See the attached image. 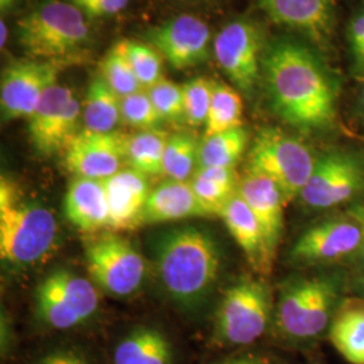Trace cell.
Masks as SVG:
<instances>
[{"mask_svg": "<svg viewBox=\"0 0 364 364\" xmlns=\"http://www.w3.org/2000/svg\"><path fill=\"white\" fill-rule=\"evenodd\" d=\"M150 45L171 68L182 70L203 64L209 55L210 30L192 15H180L149 33Z\"/></svg>", "mask_w": 364, "mask_h": 364, "instance_id": "cell-16", "label": "cell"}, {"mask_svg": "<svg viewBox=\"0 0 364 364\" xmlns=\"http://www.w3.org/2000/svg\"><path fill=\"white\" fill-rule=\"evenodd\" d=\"M314 165L316 158L306 144L274 127L262 129L248 151V173L272 180L281 191L287 205L299 197Z\"/></svg>", "mask_w": 364, "mask_h": 364, "instance_id": "cell-7", "label": "cell"}, {"mask_svg": "<svg viewBox=\"0 0 364 364\" xmlns=\"http://www.w3.org/2000/svg\"><path fill=\"white\" fill-rule=\"evenodd\" d=\"M177 352L168 333L156 326H135L117 340L112 364H176Z\"/></svg>", "mask_w": 364, "mask_h": 364, "instance_id": "cell-20", "label": "cell"}, {"mask_svg": "<svg viewBox=\"0 0 364 364\" xmlns=\"http://www.w3.org/2000/svg\"><path fill=\"white\" fill-rule=\"evenodd\" d=\"M102 76L120 97L144 90L124 52L122 41L105 54L102 61Z\"/></svg>", "mask_w": 364, "mask_h": 364, "instance_id": "cell-31", "label": "cell"}, {"mask_svg": "<svg viewBox=\"0 0 364 364\" xmlns=\"http://www.w3.org/2000/svg\"><path fill=\"white\" fill-rule=\"evenodd\" d=\"M348 38L355 68L358 72H360L364 63V11L358 14L352 19L348 30Z\"/></svg>", "mask_w": 364, "mask_h": 364, "instance_id": "cell-38", "label": "cell"}, {"mask_svg": "<svg viewBox=\"0 0 364 364\" xmlns=\"http://www.w3.org/2000/svg\"><path fill=\"white\" fill-rule=\"evenodd\" d=\"M210 364H272L267 359L258 356V355H251V353H242V355H235L230 358H224L221 360H218L215 363Z\"/></svg>", "mask_w": 364, "mask_h": 364, "instance_id": "cell-39", "label": "cell"}, {"mask_svg": "<svg viewBox=\"0 0 364 364\" xmlns=\"http://www.w3.org/2000/svg\"><path fill=\"white\" fill-rule=\"evenodd\" d=\"M127 138L117 131H80L64 151L66 169L76 177L105 181L126 164Z\"/></svg>", "mask_w": 364, "mask_h": 364, "instance_id": "cell-15", "label": "cell"}, {"mask_svg": "<svg viewBox=\"0 0 364 364\" xmlns=\"http://www.w3.org/2000/svg\"><path fill=\"white\" fill-rule=\"evenodd\" d=\"M57 239L52 212L25 201L15 182L0 181V257L13 266H28L43 259Z\"/></svg>", "mask_w": 364, "mask_h": 364, "instance_id": "cell-4", "label": "cell"}, {"mask_svg": "<svg viewBox=\"0 0 364 364\" xmlns=\"http://www.w3.org/2000/svg\"><path fill=\"white\" fill-rule=\"evenodd\" d=\"M239 195L257 218L269 257L274 262L284 231V207H287L281 191L272 180L247 171L239 183Z\"/></svg>", "mask_w": 364, "mask_h": 364, "instance_id": "cell-19", "label": "cell"}, {"mask_svg": "<svg viewBox=\"0 0 364 364\" xmlns=\"http://www.w3.org/2000/svg\"><path fill=\"white\" fill-rule=\"evenodd\" d=\"M0 36H1L0 45H1V48H4V45H6V42H7V37H9V28L6 26L4 21L0 22Z\"/></svg>", "mask_w": 364, "mask_h": 364, "instance_id": "cell-43", "label": "cell"}, {"mask_svg": "<svg viewBox=\"0 0 364 364\" xmlns=\"http://www.w3.org/2000/svg\"><path fill=\"white\" fill-rule=\"evenodd\" d=\"M207 216L209 213L198 201L191 182L168 178L151 189L142 215V225Z\"/></svg>", "mask_w": 364, "mask_h": 364, "instance_id": "cell-22", "label": "cell"}, {"mask_svg": "<svg viewBox=\"0 0 364 364\" xmlns=\"http://www.w3.org/2000/svg\"><path fill=\"white\" fill-rule=\"evenodd\" d=\"M328 338L348 363L364 364V297L341 299Z\"/></svg>", "mask_w": 364, "mask_h": 364, "instance_id": "cell-24", "label": "cell"}, {"mask_svg": "<svg viewBox=\"0 0 364 364\" xmlns=\"http://www.w3.org/2000/svg\"><path fill=\"white\" fill-rule=\"evenodd\" d=\"M200 146L191 134L170 135L164 156V174L176 181H186L193 177L198 166Z\"/></svg>", "mask_w": 364, "mask_h": 364, "instance_id": "cell-30", "label": "cell"}, {"mask_svg": "<svg viewBox=\"0 0 364 364\" xmlns=\"http://www.w3.org/2000/svg\"><path fill=\"white\" fill-rule=\"evenodd\" d=\"M262 27L251 19H237L223 27L213 41V54L237 91L251 96L262 78L266 48Z\"/></svg>", "mask_w": 364, "mask_h": 364, "instance_id": "cell-10", "label": "cell"}, {"mask_svg": "<svg viewBox=\"0 0 364 364\" xmlns=\"http://www.w3.org/2000/svg\"><path fill=\"white\" fill-rule=\"evenodd\" d=\"M73 60L22 58L1 72L0 107L4 122L33 115L43 93L57 84L58 75Z\"/></svg>", "mask_w": 364, "mask_h": 364, "instance_id": "cell-12", "label": "cell"}, {"mask_svg": "<svg viewBox=\"0 0 364 364\" xmlns=\"http://www.w3.org/2000/svg\"><path fill=\"white\" fill-rule=\"evenodd\" d=\"M250 134L247 129L237 127L205 138L200 146L198 166L235 168L247 149Z\"/></svg>", "mask_w": 364, "mask_h": 364, "instance_id": "cell-28", "label": "cell"}, {"mask_svg": "<svg viewBox=\"0 0 364 364\" xmlns=\"http://www.w3.org/2000/svg\"><path fill=\"white\" fill-rule=\"evenodd\" d=\"M85 263L93 284L111 296H130L144 282V257L127 239L114 232L99 235L87 243Z\"/></svg>", "mask_w": 364, "mask_h": 364, "instance_id": "cell-9", "label": "cell"}, {"mask_svg": "<svg viewBox=\"0 0 364 364\" xmlns=\"http://www.w3.org/2000/svg\"><path fill=\"white\" fill-rule=\"evenodd\" d=\"M356 112H358V117L364 123V88L359 95V99H358V105H356Z\"/></svg>", "mask_w": 364, "mask_h": 364, "instance_id": "cell-41", "label": "cell"}, {"mask_svg": "<svg viewBox=\"0 0 364 364\" xmlns=\"http://www.w3.org/2000/svg\"><path fill=\"white\" fill-rule=\"evenodd\" d=\"M122 97L114 91L103 76L91 81L82 107V120L85 130L95 132H112L122 119Z\"/></svg>", "mask_w": 364, "mask_h": 364, "instance_id": "cell-26", "label": "cell"}, {"mask_svg": "<svg viewBox=\"0 0 364 364\" xmlns=\"http://www.w3.org/2000/svg\"><path fill=\"white\" fill-rule=\"evenodd\" d=\"M109 221L108 228L122 232L142 225V215L151 192L149 177L126 168L105 180Z\"/></svg>", "mask_w": 364, "mask_h": 364, "instance_id": "cell-18", "label": "cell"}, {"mask_svg": "<svg viewBox=\"0 0 364 364\" xmlns=\"http://www.w3.org/2000/svg\"><path fill=\"white\" fill-rule=\"evenodd\" d=\"M347 213H350L352 218H355L356 220L359 221V224L362 225L364 236V200H360V201H358V203L352 204L351 208L348 209V212H347ZM360 258L363 259L364 263V245L363 250H362V254H360Z\"/></svg>", "mask_w": 364, "mask_h": 364, "instance_id": "cell-40", "label": "cell"}, {"mask_svg": "<svg viewBox=\"0 0 364 364\" xmlns=\"http://www.w3.org/2000/svg\"><path fill=\"white\" fill-rule=\"evenodd\" d=\"M360 72H363V73H364V63H363V66H362V70H360Z\"/></svg>", "mask_w": 364, "mask_h": 364, "instance_id": "cell-45", "label": "cell"}, {"mask_svg": "<svg viewBox=\"0 0 364 364\" xmlns=\"http://www.w3.org/2000/svg\"><path fill=\"white\" fill-rule=\"evenodd\" d=\"M363 191V159L347 150H331L316 159L299 198L308 208L326 210L351 201Z\"/></svg>", "mask_w": 364, "mask_h": 364, "instance_id": "cell-11", "label": "cell"}, {"mask_svg": "<svg viewBox=\"0 0 364 364\" xmlns=\"http://www.w3.org/2000/svg\"><path fill=\"white\" fill-rule=\"evenodd\" d=\"M262 80L274 114L305 132L332 130L338 117V81L320 54L289 37L264 48Z\"/></svg>", "mask_w": 364, "mask_h": 364, "instance_id": "cell-1", "label": "cell"}, {"mask_svg": "<svg viewBox=\"0 0 364 364\" xmlns=\"http://www.w3.org/2000/svg\"><path fill=\"white\" fill-rule=\"evenodd\" d=\"M220 251L215 239L196 227L162 235L156 243V273L171 299L193 306L215 287L220 273Z\"/></svg>", "mask_w": 364, "mask_h": 364, "instance_id": "cell-2", "label": "cell"}, {"mask_svg": "<svg viewBox=\"0 0 364 364\" xmlns=\"http://www.w3.org/2000/svg\"><path fill=\"white\" fill-rule=\"evenodd\" d=\"M274 311L269 287L245 277L230 287L215 317L213 341L220 347H247L273 326Z\"/></svg>", "mask_w": 364, "mask_h": 364, "instance_id": "cell-6", "label": "cell"}, {"mask_svg": "<svg viewBox=\"0 0 364 364\" xmlns=\"http://www.w3.org/2000/svg\"><path fill=\"white\" fill-rule=\"evenodd\" d=\"M243 102L239 91L224 82H215L205 123V138L242 127Z\"/></svg>", "mask_w": 364, "mask_h": 364, "instance_id": "cell-29", "label": "cell"}, {"mask_svg": "<svg viewBox=\"0 0 364 364\" xmlns=\"http://www.w3.org/2000/svg\"><path fill=\"white\" fill-rule=\"evenodd\" d=\"M124 52L141 85L149 90L162 77L164 57L153 45L139 41H122Z\"/></svg>", "mask_w": 364, "mask_h": 364, "instance_id": "cell-32", "label": "cell"}, {"mask_svg": "<svg viewBox=\"0 0 364 364\" xmlns=\"http://www.w3.org/2000/svg\"><path fill=\"white\" fill-rule=\"evenodd\" d=\"M80 117L81 105L73 91L60 84L52 85L28 117V135L36 150L46 156L65 151L80 132Z\"/></svg>", "mask_w": 364, "mask_h": 364, "instance_id": "cell-13", "label": "cell"}, {"mask_svg": "<svg viewBox=\"0 0 364 364\" xmlns=\"http://www.w3.org/2000/svg\"><path fill=\"white\" fill-rule=\"evenodd\" d=\"M122 120L131 127L141 131L159 129L164 119L156 111L149 92L141 91L122 97L120 102Z\"/></svg>", "mask_w": 364, "mask_h": 364, "instance_id": "cell-34", "label": "cell"}, {"mask_svg": "<svg viewBox=\"0 0 364 364\" xmlns=\"http://www.w3.org/2000/svg\"><path fill=\"white\" fill-rule=\"evenodd\" d=\"M170 135L166 131L144 130L129 135L126 164L146 177L164 174V156Z\"/></svg>", "mask_w": 364, "mask_h": 364, "instance_id": "cell-27", "label": "cell"}, {"mask_svg": "<svg viewBox=\"0 0 364 364\" xmlns=\"http://www.w3.org/2000/svg\"><path fill=\"white\" fill-rule=\"evenodd\" d=\"M220 218L237 246L245 252L251 267L258 273H270L273 260L269 257L259 224L247 203L239 195V191L223 209Z\"/></svg>", "mask_w": 364, "mask_h": 364, "instance_id": "cell-23", "label": "cell"}, {"mask_svg": "<svg viewBox=\"0 0 364 364\" xmlns=\"http://www.w3.org/2000/svg\"><path fill=\"white\" fill-rule=\"evenodd\" d=\"M18 0H0V10L1 13H9L14 9V6L16 4Z\"/></svg>", "mask_w": 364, "mask_h": 364, "instance_id": "cell-42", "label": "cell"}, {"mask_svg": "<svg viewBox=\"0 0 364 364\" xmlns=\"http://www.w3.org/2000/svg\"><path fill=\"white\" fill-rule=\"evenodd\" d=\"M73 4L90 18L114 15L124 10L129 0H72Z\"/></svg>", "mask_w": 364, "mask_h": 364, "instance_id": "cell-37", "label": "cell"}, {"mask_svg": "<svg viewBox=\"0 0 364 364\" xmlns=\"http://www.w3.org/2000/svg\"><path fill=\"white\" fill-rule=\"evenodd\" d=\"M341 279L318 274L289 281L275 308L273 328L284 343L308 347L328 335L341 302Z\"/></svg>", "mask_w": 364, "mask_h": 364, "instance_id": "cell-3", "label": "cell"}, {"mask_svg": "<svg viewBox=\"0 0 364 364\" xmlns=\"http://www.w3.org/2000/svg\"><path fill=\"white\" fill-rule=\"evenodd\" d=\"M18 42L28 58L73 60L90 38L84 13L75 4L46 0L16 26Z\"/></svg>", "mask_w": 364, "mask_h": 364, "instance_id": "cell-5", "label": "cell"}, {"mask_svg": "<svg viewBox=\"0 0 364 364\" xmlns=\"http://www.w3.org/2000/svg\"><path fill=\"white\" fill-rule=\"evenodd\" d=\"M215 81L207 77L192 78L182 85L185 122L193 127L205 126L209 108L212 103V95Z\"/></svg>", "mask_w": 364, "mask_h": 364, "instance_id": "cell-33", "label": "cell"}, {"mask_svg": "<svg viewBox=\"0 0 364 364\" xmlns=\"http://www.w3.org/2000/svg\"><path fill=\"white\" fill-rule=\"evenodd\" d=\"M355 287H356L358 293H360V296L364 297V272L360 274L358 278H356V281H355Z\"/></svg>", "mask_w": 364, "mask_h": 364, "instance_id": "cell-44", "label": "cell"}, {"mask_svg": "<svg viewBox=\"0 0 364 364\" xmlns=\"http://www.w3.org/2000/svg\"><path fill=\"white\" fill-rule=\"evenodd\" d=\"M362 225L350 213L344 218L318 221L299 235L291 247V259L299 264L324 266L360 257Z\"/></svg>", "mask_w": 364, "mask_h": 364, "instance_id": "cell-14", "label": "cell"}, {"mask_svg": "<svg viewBox=\"0 0 364 364\" xmlns=\"http://www.w3.org/2000/svg\"><path fill=\"white\" fill-rule=\"evenodd\" d=\"M240 180L235 168L205 166L197 168L191 180L198 201L209 216L220 218L223 209L239 191Z\"/></svg>", "mask_w": 364, "mask_h": 364, "instance_id": "cell-25", "label": "cell"}, {"mask_svg": "<svg viewBox=\"0 0 364 364\" xmlns=\"http://www.w3.org/2000/svg\"><path fill=\"white\" fill-rule=\"evenodd\" d=\"M31 364H96L85 348L77 344H60L38 355Z\"/></svg>", "mask_w": 364, "mask_h": 364, "instance_id": "cell-36", "label": "cell"}, {"mask_svg": "<svg viewBox=\"0 0 364 364\" xmlns=\"http://www.w3.org/2000/svg\"><path fill=\"white\" fill-rule=\"evenodd\" d=\"M64 210L66 219L82 232L108 228L109 210L105 182L75 177L66 191Z\"/></svg>", "mask_w": 364, "mask_h": 364, "instance_id": "cell-21", "label": "cell"}, {"mask_svg": "<svg viewBox=\"0 0 364 364\" xmlns=\"http://www.w3.org/2000/svg\"><path fill=\"white\" fill-rule=\"evenodd\" d=\"M147 92L151 97V102L156 105V111L164 120H185L182 85H178L168 78H161L153 87H150Z\"/></svg>", "mask_w": 364, "mask_h": 364, "instance_id": "cell-35", "label": "cell"}, {"mask_svg": "<svg viewBox=\"0 0 364 364\" xmlns=\"http://www.w3.org/2000/svg\"><path fill=\"white\" fill-rule=\"evenodd\" d=\"M277 25L302 33L317 46H328L335 31L331 0H257Z\"/></svg>", "mask_w": 364, "mask_h": 364, "instance_id": "cell-17", "label": "cell"}, {"mask_svg": "<svg viewBox=\"0 0 364 364\" xmlns=\"http://www.w3.org/2000/svg\"><path fill=\"white\" fill-rule=\"evenodd\" d=\"M99 308L95 284L69 270L46 275L36 290L39 324L53 331H70L90 321Z\"/></svg>", "mask_w": 364, "mask_h": 364, "instance_id": "cell-8", "label": "cell"}]
</instances>
